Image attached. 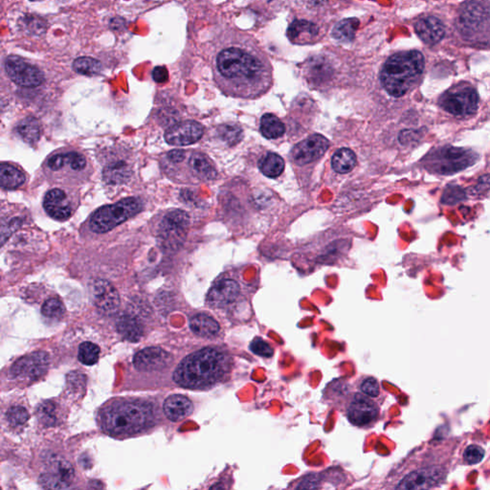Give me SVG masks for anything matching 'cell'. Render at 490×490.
<instances>
[{"label":"cell","mask_w":490,"mask_h":490,"mask_svg":"<svg viewBox=\"0 0 490 490\" xmlns=\"http://www.w3.org/2000/svg\"><path fill=\"white\" fill-rule=\"evenodd\" d=\"M215 68L225 92L233 97L255 99L270 88L272 67L266 54L249 41H237L217 56Z\"/></svg>","instance_id":"cell-1"},{"label":"cell","mask_w":490,"mask_h":490,"mask_svg":"<svg viewBox=\"0 0 490 490\" xmlns=\"http://www.w3.org/2000/svg\"><path fill=\"white\" fill-rule=\"evenodd\" d=\"M460 438L428 443L415 451L399 467L393 479V489H430L442 487L454 467Z\"/></svg>","instance_id":"cell-2"},{"label":"cell","mask_w":490,"mask_h":490,"mask_svg":"<svg viewBox=\"0 0 490 490\" xmlns=\"http://www.w3.org/2000/svg\"><path fill=\"white\" fill-rule=\"evenodd\" d=\"M234 367L232 355L220 348H204L188 355L173 374L183 388L205 390L227 381Z\"/></svg>","instance_id":"cell-3"},{"label":"cell","mask_w":490,"mask_h":490,"mask_svg":"<svg viewBox=\"0 0 490 490\" xmlns=\"http://www.w3.org/2000/svg\"><path fill=\"white\" fill-rule=\"evenodd\" d=\"M425 65V57L420 51L394 54L387 60L381 71L382 87L391 96H404L420 81Z\"/></svg>","instance_id":"cell-4"},{"label":"cell","mask_w":490,"mask_h":490,"mask_svg":"<svg viewBox=\"0 0 490 490\" xmlns=\"http://www.w3.org/2000/svg\"><path fill=\"white\" fill-rule=\"evenodd\" d=\"M154 414L149 403L141 401L115 403L101 414V425L105 432L116 437L134 435L153 425Z\"/></svg>","instance_id":"cell-5"},{"label":"cell","mask_w":490,"mask_h":490,"mask_svg":"<svg viewBox=\"0 0 490 490\" xmlns=\"http://www.w3.org/2000/svg\"><path fill=\"white\" fill-rule=\"evenodd\" d=\"M206 302L215 310L228 313L241 311L242 306L251 308L249 305V288L239 278L225 276L215 281L207 294Z\"/></svg>","instance_id":"cell-6"},{"label":"cell","mask_w":490,"mask_h":490,"mask_svg":"<svg viewBox=\"0 0 490 490\" xmlns=\"http://www.w3.org/2000/svg\"><path fill=\"white\" fill-rule=\"evenodd\" d=\"M143 202L137 198H127L112 205L104 206L92 215L90 227L98 234L111 231L115 227L140 213Z\"/></svg>","instance_id":"cell-7"},{"label":"cell","mask_w":490,"mask_h":490,"mask_svg":"<svg viewBox=\"0 0 490 490\" xmlns=\"http://www.w3.org/2000/svg\"><path fill=\"white\" fill-rule=\"evenodd\" d=\"M427 170L438 175H452L465 170L475 162V153L465 149L442 148L433 151L425 158Z\"/></svg>","instance_id":"cell-8"},{"label":"cell","mask_w":490,"mask_h":490,"mask_svg":"<svg viewBox=\"0 0 490 490\" xmlns=\"http://www.w3.org/2000/svg\"><path fill=\"white\" fill-rule=\"evenodd\" d=\"M438 105L453 116H470L477 111L479 95L471 85H458L443 93Z\"/></svg>","instance_id":"cell-9"},{"label":"cell","mask_w":490,"mask_h":490,"mask_svg":"<svg viewBox=\"0 0 490 490\" xmlns=\"http://www.w3.org/2000/svg\"><path fill=\"white\" fill-rule=\"evenodd\" d=\"M190 217L187 213L181 210H173L163 217L159 225L158 241L166 250L175 251L180 248L187 235Z\"/></svg>","instance_id":"cell-10"},{"label":"cell","mask_w":490,"mask_h":490,"mask_svg":"<svg viewBox=\"0 0 490 490\" xmlns=\"http://www.w3.org/2000/svg\"><path fill=\"white\" fill-rule=\"evenodd\" d=\"M345 413L352 425L360 428H369L379 420L381 407L371 396L361 392H356L350 394L348 398Z\"/></svg>","instance_id":"cell-11"},{"label":"cell","mask_w":490,"mask_h":490,"mask_svg":"<svg viewBox=\"0 0 490 490\" xmlns=\"http://www.w3.org/2000/svg\"><path fill=\"white\" fill-rule=\"evenodd\" d=\"M5 70L10 79L23 87H36L43 83L44 76L38 67L18 56H10L5 61Z\"/></svg>","instance_id":"cell-12"},{"label":"cell","mask_w":490,"mask_h":490,"mask_svg":"<svg viewBox=\"0 0 490 490\" xmlns=\"http://www.w3.org/2000/svg\"><path fill=\"white\" fill-rule=\"evenodd\" d=\"M330 147V142L321 134H312L294 147L291 159L299 166L308 165L322 158Z\"/></svg>","instance_id":"cell-13"},{"label":"cell","mask_w":490,"mask_h":490,"mask_svg":"<svg viewBox=\"0 0 490 490\" xmlns=\"http://www.w3.org/2000/svg\"><path fill=\"white\" fill-rule=\"evenodd\" d=\"M49 356L43 352H33L18 360L12 367V374L19 379L35 381L47 372Z\"/></svg>","instance_id":"cell-14"},{"label":"cell","mask_w":490,"mask_h":490,"mask_svg":"<svg viewBox=\"0 0 490 490\" xmlns=\"http://www.w3.org/2000/svg\"><path fill=\"white\" fill-rule=\"evenodd\" d=\"M92 294L94 305L101 312L110 315L118 310L119 293L109 281L103 279L93 281Z\"/></svg>","instance_id":"cell-15"},{"label":"cell","mask_w":490,"mask_h":490,"mask_svg":"<svg viewBox=\"0 0 490 490\" xmlns=\"http://www.w3.org/2000/svg\"><path fill=\"white\" fill-rule=\"evenodd\" d=\"M202 125L195 121L178 122L165 134V140L171 146H188L197 143L203 136Z\"/></svg>","instance_id":"cell-16"},{"label":"cell","mask_w":490,"mask_h":490,"mask_svg":"<svg viewBox=\"0 0 490 490\" xmlns=\"http://www.w3.org/2000/svg\"><path fill=\"white\" fill-rule=\"evenodd\" d=\"M171 355L158 347L147 348L137 352L134 364L138 371L156 372L165 369L171 363Z\"/></svg>","instance_id":"cell-17"},{"label":"cell","mask_w":490,"mask_h":490,"mask_svg":"<svg viewBox=\"0 0 490 490\" xmlns=\"http://www.w3.org/2000/svg\"><path fill=\"white\" fill-rule=\"evenodd\" d=\"M74 479V469L70 462L60 460L54 462L50 471L44 473L40 478L43 489H67Z\"/></svg>","instance_id":"cell-18"},{"label":"cell","mask_w":490,"mask_h":490,"mask_svg":"<svg viewBox=\"0 0 490 490\" xmlns=\"http://www.w3.org/2000/svg\"><path fill=\"white\" fill-rule=\"evenodd\" d=\"M43 207L46 213L55 220H65L72 215L73 210L67 195L61 189H53L46 193Z\"/></svg>","instance_id":"cell-19"},{"label":"cell","mask_w":490,"mask_h":490,"mask_svg":"<svg viewBox=\"0 0 490 490\" xmlns=\"http://www.w3.org/2000/svg\"><path fill=\"white\" fill-rule=\"evenodd\" d=\"M415 31L418 38L429 45L440 43L445 34L443 22L434 17L418 19L415 23Z\"/></svg>","instance_id":"cell-20"},{"label":"cell","mask_w":490,"mask_h":490,"mask_svg":"<svg viewBox=\"0 0 490 490\" xmlns=\"http://www.w3.org/2000/svg\"><path fill=\"white\" fill-rule=\"evenodd\" d=\"M192 401L187 396L181 394H173L169 396L164 403V412L169 420L180 421L187 418L193 413Z\"/></svg>","instance_id":"cell-21"},{"label":"cell","mask_w":490,"mask_h":490,"mask_svg":"<svg viewBox=\"0 0 490 490\" xmlns=\"http://www.w3.org/2000/svg\"><path fill=\"white\" fill-rule=\"evenodd\" d=\"M190 328L195 335L204 338L217 337L222 330L217 320L204 313L193 316L191 319Z\"/></svg>","instance_id":"cell-22"},{"label":"cell","mask_w":490,"mask_h":490,"mask_svg":"<svg viewBox=\"0 0 490 490\" xmlns=\"http://www.w3.org/2000/svg\"><path fill=\"white\" fill-rule=\"evenodd\" d=\"M319 33V27L312 22L295 21L288 27L289 40L294 43L303 44L310 43Z\"/></svg>","instance_id":"cell-23"},{"label":"cell","mask_w":490,"mask_h":490,"mask_svg":"<svg viewBox=\"0 0 490 490\" xmlns=\"http://www.w3.org/2000/svg\"><path fill=\"white\" fill-rule=\"evenodd\" d=\"M120 335L127 341L137 342L143 335V327L136 317L129 315L120 316L116 323Z\"/></svg>","instance_id":"cell-24"},{"label":"cell","mask_w":490,"mask_h":490,"mask_svg":"<svg viewBox=\"0 0 490 490\" xmlns=\"http://www.w3.org/2000/svg\"><path fill=\"white\" fill-rule=\"evenodd\" d=\"M189 165L193 173L202 180H213L217 178V170L214 164L204 154L195 153L191 156Z\"/></svg>","instance_id":"cell-25"},{"label":"cell","mask_w":490,"mask_h":490,"mask_svg":"<svg viewBox=\"0 0 490 490\" xmlns=\"http://www.w3.org/2000/svg\"><path fill=\"white\" fill-rule=\"evenodd\" d=\"M131 167L122 161L110 163L104 170V180L110 185H119L131 178Z\"/></svg>","instance_id":"cell-26"},{"label":"cell","mask_w":490,"mask_h":490,"mask_svg":"<svg viewBox=\"0 0 490 490\" xmlns=\"http://www.w3.org/2000/svg\"><path fill=\"white\" fill-rule=\"evenodd\" d=\"M259 168L267 178H276L285 170V161L279 154L268 153L259 160Z\"/></svg>","instance_id":"cell-27"},{"label":"cell","mask_w":490,"mask_h":490,"mask_svg":"<svg viewBox=\"0 0 490 490\" xmlns=\"http://www.w3.org/2000/svg\"><path fill=\"white\" fill-rule=\"evenodd\" d=\"M333 170L338 173H348L356 165V156L352 149L343 148L333 154L332 159Z\"/></svg>","instance_id":"cell-28"},{"label":"cell","mask_w":490,"mask_h":490,"mask_svg":"<svg viewBox=\"0 0 490 490\" xmlns=\"http://www.w3.org/2000/svg\"><path fill=\"white\" fill-rule=\"evenodd\" d=\"M17 131L26 143L35 144L41 138V122L34 117H27L19 122Z\"/></svg>","instance_id":"cell-29"},{"label":"cell","mask_w":490,"mask_h":490,"mask_svg":"<svg viewBox=\"0 0 490 490\" xmlns=\"http://www.w3.org/2000/svg\"><path fill=\"white\" fill-rule=\"evenodd\" d=\"M25 182V176L18 169L9 164H2L0 168V184L5 189H17Z\"/></svg>","instance_id":"cell-30"},{"label":"cell","mask_w":490,"mask_h":490,"mask_svg":"<svg viewBox=\"0 0 490 490\" xmlns=\"http://www.w3.org/2000/svg\"><path fill=\"white\" fill-rule=\"evenodd\" d=\"M283 122L274 114H264L261 119V132L267 139H277L285 134Z\"/></svg>","instance_id":"cell-31"},{"label":"cell","mask_w":490,"mask_h":490,"mask_svg":"<svg viewBox=\"0 0 490 490\" xmlns=\"http://www.w3.org/2000/svg\"><path fill=\"white\" fill-rule=\"evenodd\" d=\"M359 26V21L356 19H347L340 21L332 30V36L335 40L349 43L354 41L355 33Z\"/></svg>","instance_id":"cell-32"},{"label":"cell","mask_w":490,"mask_h":490,"mask_svg":"<svg viewBox=\"0 0 490 490\" xmlns=\"http://www.w3.org/2000/svg\"><path fill=\"white\" fill-rule=\"evenodd\" d=\"M73 68L81 75L94 76L99 74L102 70V65L99 61L89 57L78 58L73 63Z\"/></svg>","instance_id":"cell-33"},{"label":"cell","mask_w":490,"mask_h":490,"mask_svg":"<svg viewBox=\"0 0 490 490\" xmlns=\"http://www.w3.org/2000/svg\"><path fill=\"white\" fill-rule=\"evenodd\" d=\"M486 451L478 445H469L464 447L460 453V462L465 465H474L484 460Z\"/></svg>","instance_id":"cell-34"},{"label":"cell","mask_w":490,"mask_h":490,"mask_svg":"<svg viewBox=\"0 0 490 490\" xmlns=\"http://www.w3.org/2000/svg\"><path fill=\"white\" fill-rule=\"evenodd\" d=\"M100 356V349L92 342H85L79 348V360L83 364L92 366L97 363Z\"/></svg>","instance_id":"cell-35"},{"label":"cell","mask_w":490,"mask_h":490,"mask_svg":"<svg viewBox=\"0 0 490 490\" xmlns=\"http://www.w3.org/2000/svg\"><path fill=\"white\" fill-rule=\"evenodd\" d=\"M38 418L45 426H53L57 423L56 406L52 401H44L38 408Z\"/></svg>","instance_id":"cell-36"},{"label":"cell","mask_w":490,"mask_h":490,"mask_svg":"<svg viewBox=\"0 0 490 490\" xmlns=\"http://www.w3.org/2000/svg\"><path fill=\"white\" fill-rule=\"evenodd\" d=\"M41 312H43V315L46 316V317L58 319V318H61V316L65 315V305H63L58 299H49V300L43 303Z\"/></svg>","instance_id":"cell-37"},{"label":"cell","mask_w":490,"mask_h":490,"mask_svg":"<svg viewBox=\"0 0 490 490\" xmlns=\"http://www.w3.org/2000/svg\"><path fill=\"white\" fill-rule=\"evenodd\" d=\"M381 383L372 376L363 377L360 381L359 390L361 393L376 398L381 394Z\"/></svg>","instance_id":"cell-38"},{"label":"cell","mask_w":490,"mask_h":490,"mask_svg":"<svg viewBox=\"0 0 490 490\" xmlns=\"http://www.w3.org/2000/svg\"><path fill=\"white\" fill-rule=\"evenodd\" d=\"M6 416L10 425L21 426L28 420L29 414L25 408L21 407V406H14L7 412Z\"/></svg>","instance_id":"cell-39"},{"label":"cell","mask_w":490,"mask_h":490,"mask_svg":"<svg viewBox=\"0 0 490 490\" xmlns=\"http://www.w3.org/2000/svg\"><path fill=\"white\" fill-rule=\"evenodd\" d=\"M219 134L224 141L230 145H235L241 141L242 129L236 126H224L219 129Z\"/></svg>","instance_id":"cell-40"},{"label":"cell","mask_w":490,"mask_h":490,"mask_svg":"<svg viewBox=\"0 0 490 490\" xmlns=\"http://www.w3.org/2000/svg\"><path fill=\"white\" fill-rule=\"evenodd\" d=\"M249 348L254 354L259 355L261 357H266V359H269L274 354V350L270 347V345L264 341V339H262L261 337L255 338L251 344H250Z\"/></svg>","instance_id":"cell-41"},{"label":"cell","mask_w":490,"mask_h":490,"mask_svg":"<svg viewBox=\"0 0 490 490\" xmlns=\"http://www.w3.org/2000/svg\"><path fill=\"white\" fill-rule=\"evenodd\" d=\"M322 475L310 474L303 478L302 481L299 482L296 489H322Z\"/></svg>","instance_id":"cell-42"},{"label":"cell","mask_w":490,"mask_h":490,"mask_svg":"<svg viewBox=\"0 0 490 490\" xmlns=\"http://www.w3.org/2000/svg\"><path fill=\"white\" fill-rule=\"evenodd\" d=\"M153 78L156 83H165L169 78L168 70L164 66H158L153 71Z\"/></svg>","instance_id":"cell-43"},{"label":"cell","mask_w":490,"mask_h":490,"mask_svg":"<svg viewBox=\"0 0 490 490\" xmlns=\"http://www.w3.org/2000/svg\"><path fill=\"white\" fill-rule=\"evenodd\" d=\"M185 158L186 153L182 149H175V151H171L168 153V159L171 163H181Z\"/></svg>","instance_id":"cell-44"},{"label":"cell","mask_w":490,"mask_h":490,"mask_svg":"<svg viewBox=\"0 0 490 490\" xmlns=\"http://www.w3.org/2000/svg\"><path fill=\"white\" fill-rule=\"evenodd\" d=\"M31 1H36V0H31Z\"/></svg>","instance_id":"cell-45"}]
</instances>
